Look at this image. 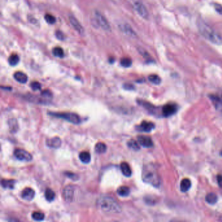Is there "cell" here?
<instances>
[{
  "label": "cell",
  "instance_id": "obj_10",
  "mask_svg": "<svg viewBox=\"0 0 222 222\" xmlns=\"http://www.w3.org/2000/svg\"><path fill=\"white\" fill-rule=\"evenodd\" d=\"M154 127H155V125L153 123L144 120L140 124V125L137 126V130L141 132L148 133L151 132L154 129Z\"/></svg>",
  "mask_w": 222,
  "mask_h": 222
},
{
  "label": "cell",
  "instance_id": "obj_18",
  "mask_svg": "<svg viewBox=\"0 0 222 222\" xmlns=\"http://www.w3.org/2000/svg\"><path fill=\"white\" fill-rule=\"evenodd\" d=\"M15 180H9V179H2L1 184L3 188L5 189H13L15 184Z\"/></svg>",
  "mask_w": 222,
  "mask_h": 222
},
{
  "label": "cell",
  "instance_id": "obj_7",
  "mask_svg": "<svg viewBox=\"0 0 222 222\" xmlns=\"http://www.w3.org/2000/svg\"><path fill=\"white\" fill-rule=\"evenodd\" d=\"M178 110V106L175 104H167L162 107V114L165 117L174 115Z\"/></svg>",
  "mask_w": 222,
  "mask_h": 222
},
{
  "label": "cell",
  "instance_id": "obj_13",
  "mask_svg": "<svg viewBox=\"0 0 222 222\" xmlns=\"http://www.w3.org/2000/svg\"><path fill=\"white\" fill-rule=\"evenodd\" d=\"M35 196V192L34 190H33L31 188H25V189L22 191L21 197L23 199L30 201L33 199Z\"/></svg>",
  "mask_w": 222,
  "mask_h": 222
},
{
  "label": "cell",
  "instance_id": "obj_25",
  "mask_svg": "<svg viewBox=\"0 0 222 222\" xmlns=\"http://www.w3.org/2000/svg\"><path fill=\"white\" fill-rule=\"evenodd\" d=\"M20 61V57L17 54H12L9 58V63L11 66L16 65Z\"/></svg>",
  "mask_w": 222,
  "mask_h": 222
},
{
  "label": "cell",
  "instance_id": "obj_20",
  "mask_svg": "<svg viewBox=\"0 0 222 222\" xmlns=\"http://www.w3.org/2000/svg\"><path fill=\"white\" fill-rule=\"evenodd\" d=\"M117 193L119 196L121 197H127L128 196H129V194L130 193V190L128 186H123L118 188L117 190Z\"/></svg>",
  "mask_w": 222,
  "mask_h": 222
},
{
  "label": "cell",
  "instance_id": "obj_26",
  "mask_svg": "<svg viewBox=\"0 0 222 222\" xmlns=\"http://www.w3.org/2000/svg\"><path fill=\"white\" fill-rule=\"evenodd\" d=\"M211 99L212 100L214 104L216 106V108L217 109H221L222 108V101L216 96H211Z\"/></svg>",
  "mask_w": 222,
  "mask_h": 222
},
{
  "label": "cell",
  "instance_id": "obj_28",
  "mask_svg": "<svg viewBox=\"0 0 222 222\" xmlns=\"http://www.w3.org/2000/svg\"><path fill=\"white\" fill-rule=\"evenodd\" d=\"M128 146H129V147H130V149H132L133 150L135 151H138L140 149L139 143H138L134 139H131L128 142Z\"/></svg>",
  "mask_w": 222,
  "mask_h": 222
},
{
  "label": "cell",
  "instance_id": "obj_36",
  "mask_svg": "<svg viewBox=\"0 0 222 222\" xmlns=\"http://www.w3.org/2000/svg\"><path fill=\"white\" fill-rule=\"evenodd\" d=\"M41 95L44 98H52V94L49 90H44L42 92Z\"/></svg>",
  "mask_w": 222,
  "mask_h": 222
},
{
  "label": "cell",
  "instance_id": "obj_8",
  "mask_svg": "<svg viewBox=\"0 0 222 222\" xmlns=\"http://www.w3.org/2000/svg\"><path fill=\"white\" fill-rule=\"evenodd\" d=\"M134 8L137 12L138 14L145 19H147L149 17V12H148L146 7L139 2H136L134 4Z\"/></svg>",
  "mask_w": 222,
  "mask_h": 222
},
{
  "label": "cell",
  "instance_id": "obj_11",
  "mask_svg": "<svg viewBox=\"0 0 222 222\" xmlns=\"http://www.w3.org/2000/svg\"><path fill=\"white\" fill-rule=\"evenodd\" d=\"M69 21L72 26L79 33L80 35H83L84 33V29L83 28L82 25L79 22L78 20L73 16H69Z\"/></svg>",
  "mask_w": 222,
  "mask_h": 222
},
{
  "label": "cell",
  "instance_id": "obj_12",
  "mask_svg": "<svg viewBox=\"0 0 222 222\" xmlns=\"http://www.w3.org/2000/svg\"><path fill=\"white\" fill-rule=\"evenodd\" d=\"M138 141L139 145L145 148H150L153 146V142L151 138L147 136H139Z\"/></svg>",
  "mask_w": 222,
  "mask_h": 222
},
{
  "label": "cell",
  "instance_id": "obj_6",
  "mask_svg": "<svg viewBox=\"0 0 222 222\" xmlns=\"http://www.w3.org/2000/svg\"><path fill=\"white\" fill-rule=\"evenodd\" d=\"M14 155L16 159L21 161H30L33 159L31 154L29 152L24 149H16L14 152Z\"/></svg>",
  "mask_w": 222,
  "mask_h": 222
},
{
  "label": "cell",
  "instance_id": "obj_27",
  "mask_svg": "<svg viewBox=\"0 0 222 222\" xmlns=\"http://www.w3.org/2000/svg\"><path fill=\"white\" fill-rule=\"evenodd\" d=\"M148 78H149V80L153 84L159 85L161 83L160 77L156 75H151Z\"/></svg>",
  "mask_w": 222,
  "mask_h": 222
},
{
  "label": "cell",
  "instance_id": "obj_15",
  "mask_svg": "<svg viewBox=\"0 0 222 222\" xmlns=\"http://www.w3.org/2000/svg\"><path fill=\"white\" fill-rule=\"evenodd\" d=\"M120 170L123 175L129 177L132 175V170L129 164L126 162H122L120 164Z\"/></svg>",
  "mask_w": 222,
  "mask_h": 222
},
{
  "label": "cell",
  "instance_id": "obj_21",
  "mask_svg": "<svg viewBox=\"0 0 222 222\" xmlns=\"http://www.w3.org/2000/svg\"><path fill=\"white\" fill-rule=\"evenodd\" d=\"M205 200L208 204L214 205L218 201V196L214 193H209L206 195Z\"/></svg>",
  "mask_w": 222,
  "mask_h": 222
},
{
  "label": "cell",
  "instance_id": "obj_32",
  "mask_svg": "<svg viewBox=\"0 0 222 222\" xmlns=\"http://www.w3.org/2000/svg\"><path fill=\"white\" fill-rule=\"evenodd\" d=\"M123 31H125V33H126L127 35H129L130 36L135 35V33H134V31L130 28V26L128 25H125L124 26H123Z\"/></svg>",
  "mask_w": 222,
  "mask_h": 222
},
{
  "label": "cell",
  "instance_id": "obj_29",
  "mask_svg": "<svg viewBox=\"0 0 222 222\" xmlns=\"http://www.w3.org/2000/svg\"><path fill=\"white\" fill-rule=\"evenodd\" d=\"M32 218L35 221H42L44 219V214L43 212H35L31 215Z\"/></svg>",
  "mask_w": 222,
  "mask_h": 222
},
{
  "label": "cell",
  "instance_id": "obj_35",
  "mask_svg": "<svg viewBox=\"0 0 222 222\" xmlns=\"http://www.w3.org/2000/svg\"><path fill=\"white\" fill-rule=\"evenodd\" d=\"M214 8L216 10V11L218 14L222 15V5L218 3H214Z\"/></svg>",
  "mask_w": 222,
  "mask_h": 222
},
{
  "label": "cell",
  "instance_id": "obj_14",
  "mask_svg": "<svg viewBox=\"0 0 222 222\" xmlns=\"http://www.w3.org/2000/svg\"><path fill=\"white\" fill-rule=\"evenodd\" d=\"M46 145L52 149H57L61 145V140L59 137H53L47 139L46 141Z\"/></svg>",
  "mask_w": 222,
  "mask_h": 222
},
{
  "label": "cell",
  "instance_id": "obj_30",
  "mask_svg": "<svg viewBox=\"0 0 222 222\" xmlns=\"http://www.w3.org/2000/svg\"><path fill=\"white\" fill-rule=\"evenodd\" d=\"M132 61L131 59L128 57H124L120 60V65L122 66L125 67V68H129L132 65Z\"/></svg>",
  "mask_w": 222,
  "mask_h": 222
},
{
  "label": "cell",
  "instance_id": "obj_4",
  "mask_svg": "<svg viewBox=\"0 0 222 222\" xmlns=\"http://www.w3.org/2000/svg\"><path fill=\"white\" fill-rule=\"evenodd\" d=\"M49 115L65 119L70 123L75 125H78L81 123V118L76 113H52L50 112Z\"/></svg>",
  "mask_w": 222,
  "mask_h": 222
},
{
  "label": "cell",
  "instance_id": "obj_24",
  "mask_svg": "<svg viewBox=\"0 0 222 222\" xmlns=\"http://www.w3.org/2000/svg\"><path fill=\"white\" fill-rule=\"evenodd\" d=\"M52 53L53 56L57 57L62 58L64 57L63 50L61 48H60V47H56V48H53L52 50Z\"/></svg>",
  "mask_w": 222,
  "mask_h": 222
},
{
  "label": "cell",
  "instance_id": "obj_38",
  "mask_svg": "<svg viewBox=\"0 0 222 222\" xmlns=\"http://www.w3.org/2000/svg\"><path fill=\"white\" fill-rule=\"evenodd\" d=\"M124 88L126 90H132L134 89V85L131 84H125L124 85Z\"/></svg>",
  "mask_w": 222,
  "mask_h": 222
},
{
  "label": "cell",
  "instance_id": "obj_17",
  "mask_svg": "<svg viewBox=\"0 0 222 222\" xmlns=\"http://www.w3.org/2000/svg\"><path fill=\"white\" fill-rule=\"evenodd\" d=\"M191 181L189 179H184L180 183V190L183 192H186L191 188Z\"/></svg>",
  "mask_w": 222,
  "mask_h": 222
},
{
  "label": "cell",
  "instance_id": "obj_5",
  "mask_svg": "<svg viewBox=\"0 0 222 222\" xmlns=\"http://www.w3.org/2000/svg\"><path fill=\"white\" fill-rule=\"evenodd\" d=\"M95 16L97 24L105 31H110V25L106 18L98 11H96Z\"/></svg>",
  "mask_w": 222,
  "mask_h": 222
},
{
  "label": "cell",
  "instance_id": "obj_16",
  "mask_svg": "<svg viewBox=\"0 0 222 222\" xmlns=\"http://www.w3.org/2000/svg\"><path fill=\"white\" fill-rule=\"evenodd\" d=\"M15 79L18 82L21 84H25L28 82V76L22 72H16L14 75Z\"/></svg>",
  "mask_w": 222,
  "mask_h": 222
},
{
  "label": "cell",
  "instance_id": "obj_31",
  "mask_svg": "<svg viewBox=\"0 0 222 222\" xmlns=\"http://www.w3.org/2000/svg\"><path fill=\"white\" fill-rule=\"evenodd\" d=\"M44 19L46 20V22L50 24H55L56 22V18L53 15H50V14L46 15L44 16Z\"/></svg>",
  "mask_w": 222,
  "mask_h": 222
},
{
  "label": "cell",
  "instance_id": "obj_39",
  "mask_svg": "<svg viewBox=\"0 0 222 222\" xmlns=\"http://www.w3.org/2000/svg\"><path fill=\"white\" fill-rule=\"evenodd\" d=\"M218 183L221 188H222V176H218Z\"/></svg>",
  "mask_w": 222,
  "mask_h": 222
},
{
  "label": "cell",
  "instance_id": "obj_19",
  "mask_svg": "<svg viewBox=\"0 0 222 222\" xmlns=\"http://www.w3.org/2000/svg\"><path fill=\"white\" fill-rule=\"evenodd\" d=\"M79 158L84 164H89L91 161V154L87 151L81 152L79 154Z\"/></svg>",
  "mask_w": 222,
  "mask_h": 222
},
{
  "label": "cell",
  "instance_id": "obj_40",
  "mask_svg": "<svg viewBox=\"0 0 222 222\" xmlns=\"http://www.w3.org/2000/svg\"><path fill=\"white\" fill-rule=\"evenodd\" d=\"M220 155L222 156V151L220 152Z\"/></svg>",
  "mask_w": 222,
  "mask_h": 222
},
{
  "label": "cell",
  "instance_id": "obj_3",
  "mask_svg": "<svg viewBox=\"0 0 222 222\" xmlns=\"http://www.w3.org/2000/svg\"><path fill=\"white\" fill-rule=\"evenodd\" d=\"M142 179L145 183L153 186L158 187L161 183V179L157 170L151 164L144 166L142 172Z\"/></svg>",
  "mask_w": 222,
  "mask_h": 222
},
{
  "label": "cell",
  "instance_id": "obj_33",
  "mask_svg": "<svg viewBox=\"0 0 222 222\" xmlns=\"http://www.w3.org/2000/svg\"><path fill=\"white\" fill-rule=\"evenodd\" d=\"M31 87L33 91H38L41 88V85L38 82H33L31 84Z\"/></svg>",
  "mask_w": 222,
  "mask_h": 222
},
{
  "label": "cell",
  "instance_id": "obj_1",
  "mask_svg": "<svg viewBox=\"0 0 222 222\" xmlns=\"http://www.w3.org/2000/svg\"><path fill=\"white\" fill-rule=\"evenodd\" d=\"M197 28L199 33L211 43L217 44H222V37L215 31L211 26L206 24L203 20H199L197 22Z\"/></svg>",
  "mask_w": 222,
  "mask_h": 222
},
{
  "label": "cell",
  "instance_id": "obj_23",
  "mask_svg": "<svg viewBox=\"0 0 222 222\" xmlns=\"http://www.w3.org/2000/svg\"><path fill=\"white\" fill-rule=\"evenodd\" d=\"M95 149V151L97 153L103 154V153L106 152V151L107 150V146L104 143L99 142L96 144Z\"/></svg>",
  "mask_w": 222,
  "mask_h": 222
},
{
  "label": "cell",
  "instance_id": "obj_22",
  "mask_svg": "<svg viewBox=\"0 0 222 222\" xmlns=\"http://www.w3.org/2000/svg\"><path fill=\"white\" fill-rule=\"evenodd\" d=\"M55 197H56L55 192H53L52 189H50V188H47V189L45 191V198H46V199L48 201H49V202H51V201L54 200Z\"/></svg>",
  "mask_w": 222,
  "mask_h": 222
},
{
  "label": "cell",
  "instance_id": "obj_37",
  "mask_svg": "<svg viewBox=\"0 0 222 222\" xmlns=\"http://www.w3.org/2000/svg\"><path fill=\"white\" fill-rule=\"evenodd\" d=\"M56 37H57L58 39H59V40H63V39H64V35H63V33L61 31H56Z\"/></svg>",
  "mask_w": 222,
  "mask_h": 222
},
{
  "label": "cell",
  "instance_id": "obj_9",
  "mask_svg": "<svg viewBox=\"0 0 222 222\" xmlns=\"http://www.w3.org/2000/svg\"><path fill=\"white\" fill-rule=\"evenodd\" d=\"M75 186L72 185L66 186L63 191V197L66 202L72 201L74 197V193H75Z\"/></svg>",
  "mask_w": 222,
  "mask_h": 222
},
{
  "label": "cell",
  "instance_id": "obj_34",
  "mask_svg": "<svg viewBox=\"0 0 222 222\" xmlns=\"http://www.w3.org/2000/svg\"><path fill=\"white\" fill-rule=\"evenodd\" d=\"M65 174H66V175L67 177H68L69 178L72 179L73 180H75V181H76V180H78V179H79V177H78V176L77 175V174H75V173H73L66 172V173H65Z\"/></svg>",
  "mask_w": 222,
  "mask_h": 222
},
{
  "label": "cell",
  "instance_id": "obj_2",
  "mask_svg": "<svg viewBox=\"0 0 222 222\" xmlns=\"http://www.w3.org/2000/svg\"><path fill=\"white\" fill-rule=\"evenodd\" d=\"M100 209L108 214H118L121 212V207L117 202L110 196H101L97 201Z\"/></svg>",
  "mask_w": 222,
  "mask_h": 222
}]
</instances>
